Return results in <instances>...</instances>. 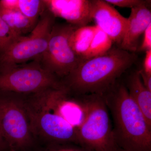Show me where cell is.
Segmentation results:
<instances>
[{
    "label": "cell",
    "mask_w": 151,
    "mask_h": 151,
    "mask_svg": "<svg viewBox=\"0 0 151 151\" xmlns=\"http://www.w3.org/2000/svg\"><path fill=\"white\" fill-rule=\"evenodd\" d=\"M68 90L61 83L40 92L22 94L24 104L36 139L49 143L78 145L77 129L65 119L60 109Z\"/></svg>",
    "instance_id": "obj_1"
},
{
    "label": "cell",
    "mask_w": 151,
    "mask_h": 151,
    "mask_svg": "<svg viewBox=\"0 0 151 151\" xmlns=\"http://www.w3.org/2000/svg\"><path fill=\"white\" fill-rule=\"evenodd\" d=\"M137 58L135 52L112 47L104 54L82 60L62 84L70 93L81 96L103 95L115 86L117 79Z\"/></svg>",
    "instance_id": "obj_2"
},
{
    "label": "cell",
    "mask_w": 151,
    "mask_h": 151,
    "mask_svg": "<svg viewBox=\"0 0 151 151\" xmlns=\"http://www.w3.org/2000/svg\"><path fill=\"white\" fill-rule=\"evenodd\" d=\"M113 117L117 145L127 151H151V126L124 84L102 95Z\"/></svg>",
    "instance_id": "obj_3"
},
{
    "label": "cell",
    "mask_w": 151,
    "mask_h": 151,
    "mask_svg": "<svg viewBox=\"0 0 151 151\" xmlns=\"http://www.w3.org/2000/svg\"><path fill=\"white\" fill-rule=\"evenodd\" d=\"M82 119L77 128L78 145L89 151H115L116 145L108 109L102 95H83Z\"/></svg>",
    "instance_id": "obj_4"
},
{
    "label": "cell",
    "mask_w": 151,
    "mask_h": 151,
    "mask_svg": "<svg viewBox=\"0 0 151 151\" xmlns=\"http://www.w3.org/2000/svg\"><path fill=\"white\" fill-rule=\"evenodd\" d=\"M0 129L9 151H29L36 138L22 94L0 91Z\"/></svg>",
    "instance_id": "obj_5"
},
{
    "label": "cell",
    "mask_w": 151,
    "mask_h": 151,
    "mask_svg": "<svg viewBox=\"0 0 151 151\" xmlns=\"http://www.w3.org/2000/svg\"><path fill=\"white\" fill-rule=\"evenodd\" d=\"M42 65L41 58L0 68V91L29 94L61 83Z\"/></svg>",
    "instance_id": "obj_6"
},
{
    "label": "cell",
    "mask_w": 151,
    "mask_h": 151,
    "mask_svg": "<svg viewBox=\"0 0 151 151\" xmlns=\"http://www.w3.org/2000/svg\"><path fill=\"white\" fill-rule=\"evenodd\" d=\"M55 18L46 9L28 35L22 37L0 54V68L41 58L46 51Z\"/></svg>",
    "instance_id": "obj_7"
},
{
    "label": "cell",
    "mask_w": 151,
    "mask_h": 151,
    "mask_svg": "<svg viewBox=\"0 0 151 151\" xmlns=\"http://www.w3.org/2000/svg\"><path fill=\"white\" fill-rule=\"evenodd\" d=\"M76 27L69 24H55L51 30L41 61L57 77H66L82 60L70 46V36Z\"/></svg>",
    "instance_id": "obj_8"
},
{
    "label": "cell",
    "mask_w": 151,
    "mask_h": 151,
    "mask_svg": "<svg viewBox=\"0 0 151 151\" xmlns=\"http://www.w3.org/2000/svg\"><path fill=\"white\" fill-rule=\"evenodd\" d=\"M92 18L113 42L120 45L127 29L128 19L105 0H91Z\"/></svg>",
    "instance_id": "obj_9"
},
{
    "label": "cell",
    "mask_w": 151,
    "mask_h": 151,
    "mask_svg": "<svg viewBox=\"0 0 151 151\" xmlns=\"http://www.w3.org/2000/svg\"><path fill=\"white\" fill-rule=\"evenodd\" d=\"M46 9L55 17L65 19L79 27L92 20L91 0H43Z\"/></svg>",
    "instance_id": "obj_10"
},
{
    "label": "cell",
    "mask_w": 151,
    "mask_h": 151,
    "mask_svg": "<svg viewBox=\"0 0 151 151\" xmlns=\"http://www.w3.org/2000/svg\"><path fill=\"white\" fill-rule=\"evenodd\" d=\"M125 35L120 46L124 50L135 52L138 49L139 39L151 24V12L146 5L131 9Z\"/></svg>",
    "instance_id": "obj_11"
},
{
    "label": "cell",
    "mask_w": 151,
    "mask_h": 151,
    "mask_svg": "<svg viewBox=\"0 0 151 151\" xmlns=\"http://www.w3.org/2000/svg\"><path fill=\"white\" fill-rule=\"evenodd\" d=\"M127 87L130 97L139 106L151 126V92L143 84L139 70L130 76Z\"/></svg>",
    "instance_id": "obj_12"
},
{
    "label": "cell",
    "mask_w": 151,
    "mask_h": 151,
    "mask_svg": "<svg viewBox=\"0 0 151 151\" xmlns=\"http://www.w3.org/2000/svg\"><path fill=\"white\" fill-rule=\"evenodd\" d=\"M97 28V26H85L76 27L70 37V46L81 60L86 59Z\"/></svg>",
    "instance_id": "obj_13"
},
{
    "label": "cell",
    "mask_w": 151,
    "mask_h": 151,
    "mask_svg": "<svg viewBox=\"0 0 151 151\" xmlns=\"http://www.w3.org/2000/svg\"><path fill=\"white\" fill-rule=\"evenodd\" d=\"M0 16L12 31L18 37L31 32L37 24L30 20L18 11H11L0 8Z\"/></svg>",
    "instance_id": "obj_14"
},
{
    "label": "cell",
    "mask_w": 151,
    "mask_h": 151,
    "mask_svg": "<svg viewBox=\"0 0 151 151\" xmlns=\"http://www.w3.org/2000/svg\"><path fill=\"white\" fill-rule=\"evenodd\" d=\"M45 9L43 1L18 0L17 11L36 23Z\"/></svg>",
    "instance_id": "obj_15"
},
{
    "label": "cell",
    "mask_w": 151,
    "mask_h": 151,
    "mask_svg": "<svg viewBox=\"0 0 151 151\" xmlns=\"http://www.w3.org/2000/svg\"><path fill=\"white\" fill-rule=\"evenodd\" d=\"M113 43L109 37L98 27L90 45L86 58L106 53L112 48Z\"/></svg>",
    "instance_id": "obj_16"
},
{
    "label": "cell",
    "mask_w": 151,
    "mask_h": 151,
    "mask_svg": "<svg viewBox=\"0 0 151 151\" xmlns=\"http://www.w3.org/2000/svg\"><path fill=\"white\" fill-rule=\"evenodd\" d=\"M20 38L12 31L0 16V54L6 50Z\"/></svg>",
    "instance_id": "obj_17"
},
{
    "label": "cell",
    "mask_w": 151,
    "mask_h": 151,
    "mask_svg": "<svg viewBox=\"0 0 151 151\" xmlns=\"http://www.w3.org/2000/svg\"><path fill=\"white\" fill-rule=\"evenodd\" d=\"M111 5L132 9L139 6L150 5L151 1L146 0H105Z\"/></svg>",
    "instance_id": "obj_18"
},
{
    "label": "cell",
    "mask_w": 151,
    "mask_h": 151,
    "mask_svg": "<svg viewBox=\"0 0 151 151\" xmlns=\"http://www.w3.org/2000/svg\"><path fill=\"white\" fill-rule=\"evenodd\" d=\"M43 151H89L79 145L73 144H56L49 145Z\"/></svg>",
    "instance_id": "obj_19"
},
{
    "label": "cell",
    "mask_w": 151,
    "mask_h": 151,
    "mask_svg": "<svg viewBox=\"0 0 151 151\" xmlns=\"http://www.w3.org/2000/svg\"><path fill=\"white\" fill-rule=\"evenodd\" d=\"M144 34L142 43L139 50L140 51L146 52L151 50V24L146 29Z\"/></svg>",
    "instance_id": "obj_20"
},
{
    "label": "cell",
    "mask_w": 151,
    "mask_h": 151,
    "mask_svg": "<svg viewBox=\"0 0 151 151\" xmlns=\"http://www.w3.org/2000/svg\"><path fill=\"white\" fill-rule=\"evenodd\" d=\"M139 72L143 84L151 92V74L146 73L142 69L139 70Z\"/></svg>",
    "instance_id": "obj_21"
},
{
    "label": "cell",
    "mask_w": 151,
    "mask_h": 151,
    "mask_svg": "<svg viewBox=\"0 0 151 151\" xmlns=\"http://www.w3.org/2000/svg\"><path fill=\"white\" fill-rule=\"evenodd\" d=\"M146 52L142 69L146 73L151 74V50Z\"/></svg>",
    "instance_id": "obj_22"
},
{
    "label": "cell",
    "mask_w": 151,
    "mask_h": 151,
    "mask_svg": "<svg viewBox=\"0 0 151 151\" xmlns=\"http://www.w3.org/2000/svg\"><path fill=\"white\" fill-rule=\"evenodd\" d=\"M7 146L6 144V142H5L4 138L2 135L1 132V129H0V151H8Z\"/></svg>",
    "instance_id": "obj_23"
},
{
    "label": "cell",
    "mask_w": 151,
    "mask_h": 151,
    "mask_svg": "<svg viewBox=\"0 0 151 151\" xmlns=\"http://www.w3.org/2000/svg\"><path fill=\"white\" fill-rule=\"evenodd\" d=\"M115 151H127L125 150H123V149L121 148H120V147H117V148H116V150H115Z\"/></svg>",
    "instance_id": "obj_24"
}]
</instances>
